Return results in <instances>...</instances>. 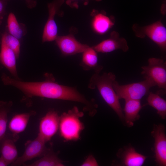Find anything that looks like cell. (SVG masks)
I'll return each mask as SVG.
<instances>
[{
	"instance_id": "cell-16",
	"label": "cell",
	"mask_w": 166,
	"mask_h": 166,
	"mask_svg": "<svg viewBox=\"0 0 166 166\" xmlns=\"http://www.w3.org/2000/svg\"><path fill=\"white\" fill-rule=\"evenodd\" d=\"M81 66L85 70L93 69L96 73H99L103 67L98 64L97 52L92 47H89L83 53Z\"/></svg>"
},
{
	"instance_id": "cell-9",
	"label": "cell",
	"mask_w": 166,
	"mask_h": 166,
	"mask_svg": "<svg viewBox=\"0 0 166 166\" xmlns=\"http://www.w3.org/2000/svg\"><path fill=\"white\" fill-rule=\"evenodd\" d=\"M60 118L57 113L51 111L42 118L38 136L45 142L50 140L57 132L59 128Z\"/></svg>"
},
{
	"instance_id": "cell-3",
	"label": "cell",
	"mask_w": 166,
	"mask_h": 166,
	"mask_svg": "<svg viewBox=\"0 0 166 166\" xmlns=\"http://www.w3.org/2000/svg\"><path fill=\"white\" fill-rule=\"evenodd\" d=\"M83 116V113L74 107L60 117L59 129L61 136L65 140H76L80 138L84 128L80 119Z\"/></svg>"
},
{
	"instance_id": "cell-31",
	"label": "cell",
	"mask_w": 166,
	"mask_h": 166,
	"mask_svg": "<svg viewBox=\"0 0 166 166\" xmlns=\"http://www.w3.org/2000/svg\"><path fill=\"white\" fill-rule=\"evenodd\" d=\"M2 18L0 17V25L1 23L2 20Z\"/></svg>"
},
{
	"instance_id": "cell-23",
	"label": "cell",
	"mask_w": 166,
	"mask_h": 166,
	"mask_svg": "<svg viewBox=\"0 0 166 166\" xmlns=\"http://www.w3.org/2000/svg\"><path fill=\"white\" fill-rule=\"evenodd\" d=\"M29 166H63L62 161L55 155L47 154L33 163L29 164Z\"/></svg>"
},
{
	"instance_id": "cell-7",
	"label": "cell",
	"mask_w": 166,
	"mask_h": 166,
	"mask_svg": "<svg viewBox=\"0 0 166 166\" xmlns=\"http://www.w3.org/2000/svg\"><path fill=\"white\" fill-rule=\"evenodd\" d=\"M151 135L154 139L155 161L159 166H166V136L162 124H154Z\"/></svg>"
},
{
	"instance_id": "cell-18",
	"label": "cell",
	"mask_w": 166,
	"mask_h": 166,
	"mask_svg": "<svg viewBox=\"0 0 166 166\" xmlns=\"http://www.w3.org/2000/svg\"><path fill=\"white\" fill-rule=\"evenodd\" d=\"M30 116L29 113L15 115L9 123L8 127L10 131L14 134H18L24 131L26 127Z\"/></svg>"
},
{
	"instance_id": "cell-17",
	"label": "cell",
	"mask_w": 166,
	"mask_h": 166,
	"mask_svg": "<svg viewBox=\"0 0 166 166\" xmlns=\"http://www.w3.org/2000/svg\"><path fill=\"white\" fill-rule=\"evenodd\" d=\"M103 13H98L96 14L92 22L93 30L100 34L105 33L114 24L113 18L109 17Z\"/></svg>"
},
{
	"instance_id": "cell-5",
	"label": "cell",
	"mask_w": 166,
	"mask_h": 166,
	"mask_svg": "<svg viewBox=\"0 0 166 166\" xmlns=\"http://www.w3.org/2000/svg\"><path fill=\"white\" fill-rule=\"evenodd\" d=\"M132 29L136 35L143 38L147 36L156 43L161 49H166V29L160 21L156 22L148 26H140L134 24Z\"/></svg>"
},
{
	"instance_id": "cell-29",
	"label": "cell",
	"mask_w": 166,
	"mask_h": 166,
	"mask_svg": "<svg viewBox=\"0 0 166 166\" xmlns=\"http://www.w3.org/2000/svg\"><path fill=\"white\" fill-rule=\"evenodd\" d=\"M9 164L1 156L0 157V166H6Z\"/></svg>"
},
{
	"instance_id": "cell-19",
	"label": "cell",
	"mask_w": 166,
	"mask_h": 166,
	"mask_svg": "<svg viewBox=\"0 0 166 166\" xmlns=\"http://www.w3.org/2000/svg\"><path fill=\"white\" fill-rule=\"evenodd\" d=\"M148 104L157 111L159 117L162 119L166 118V101L157 93L150 92L147 98Z\"/></svg>"
},
{
	"instance_id": "cell-28",
	"label": "cell",
	"mask_w": 166,
	"mask_h": 166,
	"mask_svg": "<svg viewBox=\"0 0 166 166\" xmlns=\"http://www.w3.org/2000/svg\"><path fill=\"white\" fill-rule=\"evenodd\" d=\"M27 6L29 8H32L35 7L37 4L35 0H25Z\"/></svg>"
},
{
	"instance_id": "cell-25",
	"label": "cell",
	"mask_w": 166,
	"mask_h": 166,
	"mask_svg": "<svg viewBox=\"0 0 166 166\" xmlns=\"http://www.w3.org/2000/svg\"><path fill=\"white\" fill-rule=\"evenodd\" d=\"M92 0L100 1L101 0H67L66 3L70 7L78 8L79 6L78 3L80 1L83 2V4L86 5L88 4L89 1Z\"/></svg>"
},
{
	"instance_id": "cell-8",
	"label": "cell",
	"mask_w": 166,
	"mask_h": 166,
	"mask_svg": "<svg viewBox=\"0 0 166 166\" xmlns=\"http://www.w3.org/2000/svg\"><path fill=\"white\" fill-rule=\"evenodd\" d=\"M65 0H53L48 4V18L44 27L42 37L43 42L55 40L57 36V27L55 16L59 13Z\"/></svg>"
},
{
	"instance_id": "cell-15",
	"label": "cell",
	"mask_w": 166,
	"mask_h": 166,
	"mask_svg": "<svg viewBox=\"0 0 166 166\" xmlns=\"http://www.w3.org/2000/svg\"><path fill=\"white\" fill-rule=\"evenodd\" d=\"M123 111L124 112V123L127 126H132L134 122L140 117L139 114L142 106L140 100H125Z\"/></svg>"
},
{
	"instance_id": "cell-30",
	"label": "cell",
	"mask_w": 166,
	"mask_h": 166,
	"mask_svg": "<svg viewBox=\"0 0 166 166\" xmlns=\"http://www.w3.org/2000/svg\"><path fill=\"white\" fill-rule=\"evenodd\" d=\"M3 67V65L0 62V69H2Z\"/></svg>"
},
{
	"instance_id": "cell-24",
	"label": "cell",
	"mask_w": 166,
	"mask_h": 166,
	"mask_svg": "<svg viewBox=\"0 0 166 166\" xmlns=\"http://www.w3.org/2000/svg\"><path fill=\"white\" fill-rule=\"evenodd\" d=\"M15 53L17 59L20 53V43L18 39L5 32L2 35L1 40Z\"/></svg>"
},
{
	"instance_id": "cell-21",
	"label": "cell",
	"mask_w": 166,
	"mask_h": 166,
	"mask_svg": "<svg viewBox=\"0 0 166 166\" xmlns=\"http://www.w3.org/2000/svg\"><path fill=\"white\" fill-rule=\"evenodd\" d=\"M7 27L9 33L18 39H21L27 33L26 26L19 23L14 14L10 13L7 18Z\"/></svg>"
},
{
	"instance_id": "cell-10",
	"label": "cell",
	"mask_w": 166,
	"mask_h": 166,
	"mask_svg": "<svg viewBox=\"0 0 166 166\" xmlns=\"http://www.w3.org/2000/svg\"><path fill=\"white\" fill-rule=\"evenodd\" d=\"M55 40L61 53L65 56H70L83 53L89 47L79 42L75 38L73 34L66 36H57Z\"/></svg>"
},
{
	"instance_id": "cell-32",
	"label": "cell",
	"mask_w": 166,
	"mask_h": 166,
	"mask_svg": "<svg viewBox=\"0 0 166 166\" xmlns=\"http://www.w3.org/2000/svg\"></svg>"
},
{
	"instance_id": "cell-14",
	"label": "cell",
	"mask_w": 166,
	"mask_h": 166,
	"mask_svg": "<svg viewBox=\"0 0 166 166\" xmlns=\"http://www.w3.org/2000/svg\"><path fill=\"white\" fill-rule=\"evenodd\" d=\"M1 44L0 62L8 70L15 79L20 80L17 74L16 64L17 58L15 53L2 40Z\"/></svg>"
},
{
	"instance_id": "cell-11",
	"label": "cell",
	"mask_w": 166,
	"mask_h": 166,
	"mask_svg": "<svg viewBox=\"0 0 166 166\" xmlns=\"http://www.w3.org/2000/svg\"><path fill=\"white\" fill-rule=\"evenodd\" d=\"M45 142L39 136L30 141L26 146L23 154L12 163L19 165L25 162L43 155L45 151Z\"/></svg>"
},
{
	"instance_id": "cell-1",
	"label": "cell",
	"mask_w": 166,
	"mask_h": 166,
	"mask_svg": "<svg viewBox=\"0 0 166 166\" xmlns=\"http://www.w3.org/2000/svg\"><path fill=\"white\" fill-rule=\"evenodd\" d=\"M1 80L4 85L14 86L28 97H39L75 101L88 106L92 105L75 88L59 84L53 79L41 82H25L11 78L3 73Z\"/></svg>"
},
{
	"instance_id": "cell-20",
	"label": "cell",
	"mask_w": 166,
	"mask_h": 166,
	"mask_svg": "<svg viewBox=\"0 0 166 166\" xmlns=\"http://www.w3.org/2000/svg\"><path fill=\"white\" fill-rule=\"evenodd\" d=\"M1 156L9 164L14 163L18 158V151L13 141L10 139L5 140L2 143Z\"/></svg>"
},
{
	"instance_id": "cell-22",
	"label": "cell",
	"mask_w": 166,
	"mask_h": 166,
	"mask_svg": "<svg viewBox=\"0 0 166 166\" xmlns=\"http://www.w3.org/2000/svg\"><path fill=\"white\" fill-rule=\"evenodd\" d=\"M10 103L0 101V142L3 139L6 130L7 114Z\"/></svg>"
},
{
	"instance_id": "cell-4",
	"label": "cell",
	"mask_w": 166,
	"mask_h": 166,
	"mask_svg": "<svg viewBox=\"0 0 166 166\" xmlns=\"http://www.w3.org/2000/svg\"><path fill=\"white\" fill-rule=\"evenodd\" d=\"M144 77V80L142 81L123 85L119 84L114 80L113 86L119 99L140 100L148 95L150 89L156 85L150 77Z\"/></svg>"
},
{
	"instance_id": "cell-6",
	"label": "cell",
	"mask_w": 166,
	"mask_h": 166,
	"mask_svg": "<svg viewBox=\"0 0 166 166\" xmlns=\"http://www.w3.org/2000/svg\"><path fill=\"white\" fill-rule=\"evenodd\" d=\"M148 65L141 67V73L152 79L165 94L166 89V63L162 59L150 58Z\"/></svg>"
},
{
	"instance_id": "cell-12",
	"label": "cell",
	"mask_w": 166,
	"mask_h": 166,
	"mask_svg": "<svg viewBox=\"0 0 166 166\" xmlns=\"http://www.w3.org/2000/svg\"><path fill=\"white\" fill-rule=\"evenodd\" d=\"M98 52L107 53L117 49L126 52L129 48L126 40L120 38L119 34L113 31L111 32L109 38L104 40L93 47Z\"/></svg>"
},
{
	"instance_id": "cell-27",
	"label": "cell",
	"mask_w": 166,
	"mask_h": 166,
	"mask_svg": "<svg viewBox=\"0 0 166 166\" xmlns=\"http://www.w3.org/2000/svg\"><path fill=\"white\" fill-rule=\"evenodd\" d=\"M6 2V0H0V17L3 18L4 14Z\"/></svg>"
},
{
	"instance_id": "cell-13",
	"label": "cell",
	"mask_w": 166,
	"mask_h": 166,
	"mask_svg": "<svg viewBox=\"0 0 166 166\" xmlns=\"http://www.w3.org/2000/svg\"><path fill=\"white\" fill-rule=\"evenodd\" d=\"M117 156L122 165L125 166H141L147 158L137 152L131 145L120 148Z\"/></svg>"
},
{
	"instance_id": "cell-26",
	"label": "cell",
	"mask_w": 166,
	"mask_h": 166,
	"mask_svg": "<svg viewBox=\"0 0 166 166\" xmlns=\"http://www.w3.org/2000/svg\"><path fill=\"white\" fill-rule=\"evenodd\" d=\"M98 165L97 160L92 155H89L81 165V166H97Z\"/></svg>"
},
{
	"instance_id": "cell-2",
	"label": "cell",
	"mask_w": 166,
	"mask_h": 166,
	"mask_svg": "<svg viewBox=\"0 0 166 166\" xmlns=\"http://www.w3.org/2000/svg\"><path fill=\"white\" fill-rule=\"evenodd\" d=\"M116 77L115 75L111 72L104 73L101 75L95 73L90 79L88 88L91 89H97L105 102L124 124L123 109L113 86Z\"/></svg>"
}]
</instances>
